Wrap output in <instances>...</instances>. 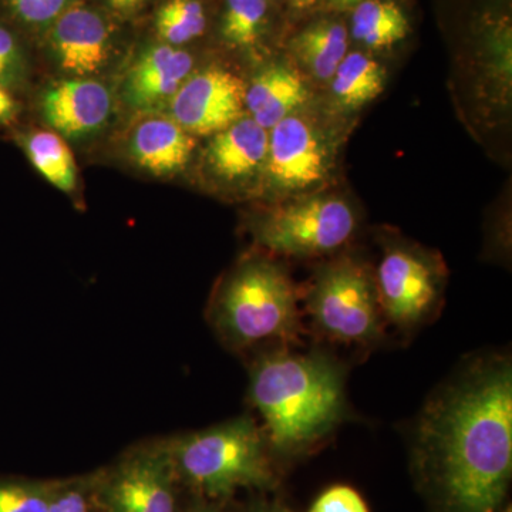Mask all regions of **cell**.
Returning a JSON list of instances; mask_svg holds the SVG:
<instances>
[{"label": "cell", "instance_id": "cell-2", "mask_svg": "<svg viewBox=\"0 0 512 512\" xmlns=\"http://www.w3.org/2000/svg\"><path fill=\"white\" fill-rule=\"evenodd\" d=\"M249 397L275 460H289L320 446L342 423L345 369L322 350L274 348L252 365Z\"/></svg>", "mask_w": 512, "mask_h": 512}, {"label": "cell", "instance_id": "cell-14", "mask_svg": "<svg viewBox=\"0 0 512 512\" xmlns=\"http://www.w3.org/2000/svg\"><path fill=\"white\" fill-rule=\"evenodd\" d=\"M194 70L191 53L181 47L157 43L146 47L128 70L123 97L133 109H151L173 100Z\"/></svg>", "mask_w": 512, "mask_h": 512}, {"label": "cell", "instance_id": "cell-12", "mask_svg": "<svg viewBox=\"0 0 512 512\" xmlns=\"http://www.w3.org/2000/svg\"><path fill=\"white\" fill-rule=\"evenodd\" d=\"M113 110L110 90L94 79L52 84L40 99L43 119L63 138L92 136L106 126Z\"/></svg>", "mask_w": 512, "mask_h": 512}, {"label": "cell", "instance_id": "cell-26", "mask_svg": "<svg viewBox=\"0 0 512 512\" xmlns=\"http://www.w3.org/2000/svg\"><path fill=\"white\" fill-rule=\"evenodd\" d=\"M308 512H370V508L355 488L336 484L322 491Z\"/></svg>", "mask_w": 512, "mask_h": 512}, {"label": "cell", "instance_id": "cell-10", "mask_svg": "<svg viewBox=\"0 0 512 512\" xmlns=\"http://www.w3.org/2000/svg\"><path fill=\"white\" fill-rule=\"evenodd\" d=\"M50 59L74 79H92L116 53L117 28L109 15L84 0L74 2L43 33Z\"/></svg>", "mask_w": 512, "mask_h": 512}, {"label": "cell", "instance_id": "cell-34", "mask_svg": "<svg viewBox=\"0 0 512 512\" xmlns=\"http://www.w3.org/2000/svg\"><path fill=\"white\" fill-rule=\"evenodd\" d=\"M500 512H512L511 510V504H505V507Z\"/></svg>", "mask_w": 512, "mask_h": 512}, {"label": "cell", "instance_id": "cell-27", "mask_svg": "<svg viewBox=\"0 0 512 512\" xmlns=\"http://www.w3.org/2000/svg\"><path fill=\"white\" fill-rule=\"evenodd\" d=\"M49 512H90L89 485L59 484Z\"/></svg>", "mask_w": 512, "mask_h": 512}, {"label": "cell", "instance_id": "cell-23", "mask_svg": "<svg viewBox=\"0 0 512 512\" xmlns=\"http://www.w3.org/2000/svg\"><path fill=\"white\" fill-rule=\"evenodd\" d=\"M77 0H0L12 22L43 36L53 22Z\"/></svg>", "mask_w": 512, "mask_h": 512}, {"label": "cell", "instance_id": "cell-3", "mask_svg": "<svg viewBox=\"0 0 512 512\" xmlns=\"http://www.w3.org/2000/svg\"><path fill=\"white\" fill-rule=\"evenodd\" d=\"M301 296L274 259L251 256L222 281L210 306V323L232 350L274 348L301 342Z\"/></svg>", "mask_w": 512, "mask_h": 512}, {"label": "cell", "instance_id": "cell-24", "mask_svg": "<svg viewBox=\"0 0 512 512\" xmlns=\"http://www.w3.org/2000/svg\"><path fill=\"white\" fill-rule=\"evenodd\" d=\"M59 484L0 483V512H49Z\"/></svg>", "mask_w": 512, "mask_h": 512}, {"label": "cell", "instance_id": "cell-7", "mask_svg": "<svg viewBox=\"0 0 512 512\" xmlns=\"http://www.w3.org/2000/svg\"><path fill=\"white\" fill-rule=\"evenodd\" d=\"M373 279L387 325L410 332L439 311L446 272L439 259L423 249L396 242L387 245Z\"/></svg>", "mask_w": 512, "mask_h": 512}, {"label": "cell", "instance_id": "cell-17", "mask_svg": "<svg viewBox=\"0 0 512 512\" xmlns=\"http://www.w3.org/2000/svg\"><path fill=\"white\" fill-rule=\"evenodd\" d=\"M349 29L342 20L320 18L289 42L293 59L318 82H330L349 52Z\"/></svg>", "mask_w": 512, "mask_h": 512}, {"label": "cell", "instance_id": "cell-21", "mask_svg": "<svg viewBox=\"0 0 512 512\" xmlns=\"http://www.w3.org/2000/svg\"><path fill=\"white\" fill-rule=\"evenodd\" d=\"M269 0H225L220 33L234 49L259 46L268 26Z\"/></svg>", "mask_w": 512, "mask_h": 512}, {"label": "cell", "instance_id": "cell-18", "mask_svg": "<svg viewBox=\"0 0 512 512\" xmlns=\"http://www.w3.org/2000/svg\"><path fill=\"white\" fill-rule=\"evenodd\" d=\"M349 12V36L369 52L392 49L412 32L409 16L396 0H363Z\"/></svg>", "mask_w": 512, "mask_h": 512}, {"label": "cell", "instance_id": "cell-8", "mask_svg": "<svg viewBox=\"0 0 512 512\" xmlns=\"http://www.w3.org/2000/svg\"><path fill=\"white\" fill-rule=\"evenodd\" d=\"M269 133L265 184L276 197L312 194L325 185L336 161V141L318 120L299 110Z\"/></svg>", "mask_w": 512, "mask_h": 512}, {"label": "cell", "instance_id": "cell-4", "mask_svg": "<svg viewBox=\"0 0 512 512\" xmlns=\"http://www.w3.org/2000/svg\"><path fill=\"white\" fill-rule=\"evenodd\" d=\"M178 477L202 500L220 503L239 490H272L276 460L262 427L249 416L170 441Z\"/></svg>", "mask_w": 512, "mask_h": 512}, {"label": "cell", "instance_id": "cell-30", "mask_svg": "<svg viewBox=\"0 0 512 512\" xmlns=\"http://www.w3.org/2000/svg\"><path fill=\"white\" fill-rule=\"evenodd\" d=\"M360 2H363V0H326L329 8L336 10V12H346V10L355 8Z\"/></svg>", "mask_w": 512, "mask_h": 512}, {"label": "cell", "instance_id": "cell-28", "mask_svg": "<svg viewBox=\"0 0 512 512\" xmlns=\"http://www.w3.org/2000/svg\"><path fill=\"white\" fill-rule=\"evenodd\" d=\"M19 106L15 93L0 84V128L8 126L18 116Z\"/></svg>", "mask_w": 512, "mask_h": 512}, {"label": "cell", "instance_id": "cell-16", "mask_svg": "<svg viewBox=\"0 0 512 512\" xmlns=\"http://www.w3.org/2000/svg\"><path fill=\"white\" fill-rule=\"evenodd\" d=\"M197 147V138L184 130L173 117L141 121L130 138L131 160L141 170L156 177L180 173Z\"/></svg>", "mask_w": 512, "mask_h": 512}, {"label": "cell", "instance_id": "cell-15", "mask_svg": "<svg viewBox=\"0 0 512 512\" xmlns=\"http://www.w3.org/2000/svg\"><path fill=\"white\" fill-rule=\"evenodd\" d=\"M309 101V89L301 72L291 63H269L255 74L245 90L247 113L265 130L302 110Z\"/></svg>", "mask_w": 512, "mask_h": 512}, {"label": "cell", "instance_id": "cell-9", "mask_svg": "<svg viewBox=\"0 0 512 512\" xmlns=\"http://www.w3.org/2000/svg\"><path fill=\"white\" fill-rule=\"evenodd\" d=\"M177 468L170 443L136 448L99 487L104 512H177Z\"/></svg>", "mask_w": 512, "mask_h": 512}, {"label": "cell", "instance_id": "cell-1", "mask_svg": "<svg viewBox=\"0 0 512 512\" xmlns=\"http://www.w3.org/2000/svg\"><path fill=\"white\" fill-rule=\"evenodd\" d=\"M413 468L433 512H500L512 474V366L478 356L436 390L414 429Z\"/></svg>", "mask_w": 512, "mask_h": 512}, {"label": "cell", "instance_id": "cell-29", "mask_svg": "<svg viewBox=\"0 0 512 512\" xmlns=\"http://www.w3.org/2000/svg\"><path fill=\"white\" fill-rule=\"evenodd\" d=\"M183 512H225L218 503H212V501L200 500L197 503L190 505L187 510Z\"/></svg>", "mask_w": 512, "mask_h": 512}, {"label": "cell", "instance_id": "cell-22", "mask_svg": "<svg viewBox=\"0 0 512 512\" xmlns=\"http://www.w3.org/2000/svg\"><path fill=\"white\" fill-rule=\"evenodd\" d=\"M207 23V10L201 0H165L154 19L161 42L175 47L204 35Z\"/></svg>", "mask_w": 512, "mask_h": 512}, {"label": "cell", "instance_id": "cell-33", "mask_svg": "<svg viewBox=\"0 0 512 512\" xmlns=\"http://www.w3.org/2000/svg\"><path fill=\"white\" fill-rule=\"evenodd\" d=\"M148 0H126L127 15H133L138 10L143 9L147 5Z\"/></svg>", "mask_w": 512, "mask_h": 512}, {"label": "cell", "instance_id": "cell-5", "mask_svg": "<svg viewBox=\"0 0 512 512\" xmlns=\"http://www.w3.org/2000/svg\"><path fill=\"white\" fill-rule=\"evenodd\" d=\"M303 311L319 336L339 345L369 348L386 325L373 275L349 255L320 266L303 296Z\"/></svg>", "mask_w": 512, "mask_h": 512}, {"label": "cell", "instance_id": "cell-6", "mask_svg": "<svg viewBox=\"0 0 512 512\" xmlns=\"http://www.w3.org/2000/svg\"><path fill=\"white\" fill-rule=\"evenodd\" d=\"M356 229V212L345 198L315 192L285 198L252 224L255 241L286 258L335 254L349 244Z\"/></svg>", "mask_w": 512, "mask_h": 512}, {"label": "cell", "instance_id": "cell-32", "mask_svg": "<svg viewBox=\"0 0 512 512\" xmlns=\"http://www.w3.org/2000/svg\"><path fill=\"white\" fill-rule=\"evenodd\" d=\"M251 512H293L292 510H289L288 507H285V505L274 503V504H261L256 505L255 508H252Z\"/></svg>", "mask_w": 512, "mask_h": 512}, {"label": "cell", "instance_id": "cell-13", "mask_svg": "<svg viewBox=\"0 0 512 512\" xmlns=\"http://www.w3.org/2000/svg\"><path fill=\"white\" fill-rule=\"evenodd\" d=\"M269 133L251 116L211 136L204 161L208 173L229 187L264 181Z\"/></svg>", "mask_w": 512, "mask_h": 512}, {"label": "cell", "instance_id": "cell-20", "mask_svg": "<svg viewBox=\"0 0 512 512\" xmlns=\"http://www.w3.org/2000/svg\"><path fill=\"white\" fill-rule=\"evenodd\" d=\"M20 147L37 173L57 190L72 194L77 187V165L64 138L53 130L19 134Z\"/></svg>", "mask_w": 512, "mask_h": 512}, {"label": "cell", "instance_id": "cell-31", "mask_svg": "<svg viewBox=\"0 0 512 512\" xmlns=\"http://www.w3.org/2000/svg\"><path fill=\"white\" fill-rule=\"evenodd\" d=\"M289 5L298 12H306L319 6L320 3L326 2V0H288Z\"/></svg>", "mask_w": 512, "mask_h": 512}, {"label": "cell", "instance_id": "cell-11", "mask_svg": "<svg viewBox=\"0 0 512 512\" xmlns=\"http://www.w3.org/2000/svg\"><path fill=\"white\" fill-rule=\"evenodd\" d=\"M247 84L227 69L192 73L171 100V117L192 136H214L247 114Z\"/></svg>", "mask_w": 512, "mask_h": 512}, {"label": "cell", "instance_id": "cell-25", "mask_svg": "<svg viewBox=\"0 0 512 512\" xmlns=\"http://www.w3.org/2000/svg\"><path fill=\"white\" fill-rule=\"evenodd\" d=\"M28 57L15 29L0 20V84L15 93L25 83Z\"/></svg>", "mask_w": 512, "mask_h": 512}, {"label": "cell", "instance_id": "cell-19", "mask_svg": "<svg viewBox=\"0 0 512 512\" xmlns=\"http://www.w3.org/2000/svg\"><path fill=\"white\" fill-rule=\"evenodd\" d=\"M386 80V69L375 57L362 50L348 52L330 79L333 103L345 113L363 109L383 93Z\"/></svg>", "mask_w": 512, "mask_h": 512}]
</instances>
